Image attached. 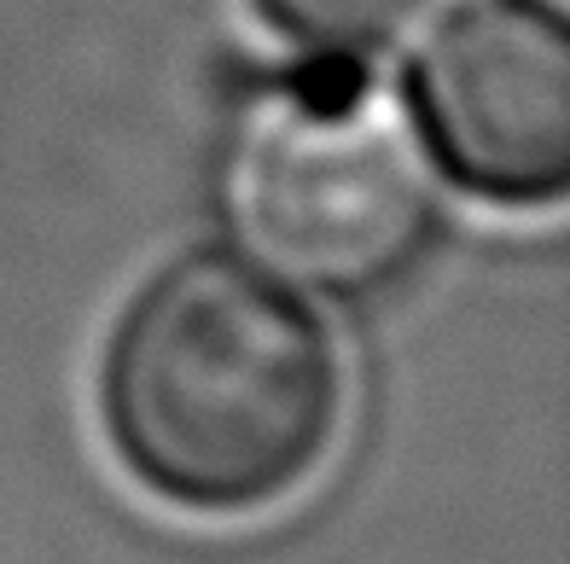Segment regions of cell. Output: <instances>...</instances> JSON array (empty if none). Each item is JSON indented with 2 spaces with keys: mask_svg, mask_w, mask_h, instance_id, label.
Segmentation results:
<instances>
[{
  "mask_svg": "<svg viewBox=\"0 0 570 564\" xmlns=\"http://www.w3.org/2000/svg\"><path fill=\"white\" fill-rule=\"evenodd\" d=\"M436 0H245L256 30L279 41L297 70L367 76Z\"/></svg>",
  "mask_w": 570,
  "mask_h": 564,
  "instance_id": "obj_4",
  "label": "cell"
},
{
  "mask_svg": "<svg viewBox=\"0 0 570 564\" xmlns=\"http://www.w3.org/2000/svg\"><path fill=\"white\" fill-rule=\"evenodd\" d=\"M245 250L315 297H379L436 245L443 198L367 76L297 70L245 128L227 175Z\"/></svg>",
  "mask_w": 570,
  "mask_h": 564,
  "instance_id": "obj_2",
  "label": "cell"
},
{
  "mask_svg": "<svg viewBox=\"0 0 570 564\" xmlns=\"http://www.w3.org/2000/svg\"><path fill=\"white\" fill-rule=\"evenodd\" d=\"M402 111L443 187L507 216L570 192V23L559 0H449L402 76Z\"/></svg>",
  "mask_w": 570,
  "mask_h": 564,
  "instance_id": "obj_3",
  "label": "cell"
},
{
  "mask_svg": "<svg viewBox=\"0 0 570 564\" xmlns=\"http://www.w3.org/2000/svg\"><path fill=\"white\" fill-rule=\"evenodd\" d=\"M338 332L250 250L158 263L106 326L94 414L117 472L164 512L239 524L297 501L344 437Z\"/></svg>",
  "mask_w": 570,
  "mask_h": 564,
  "instance_id": "obj_1",
  "label": "cell"
}]
</instances>
